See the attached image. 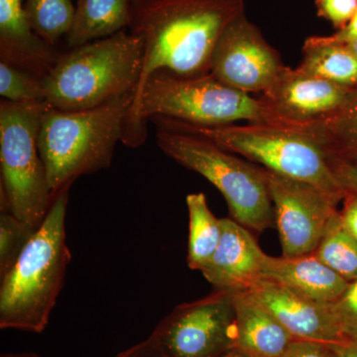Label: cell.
Returning a JSON list of instances; mask_svg holds the SVG:
<instances>
[{
  "mask_svg": "<svg viewBox=\"0 0 357 357\" xmlns=\"http://www.w3.org/2000/svg\"><path fill=\"white\" fill-rule=\"evenodd\" d=\"M264 253L249 229L232 218H222L220 244L201 272L218 290H252L263 280Z\"/></svg>",
  "mask_w": 357,
  "mask_h": 357,
  "instance_id": "obj_14",
  "label": "cell"
},
{
  "mask_svg": "<svg viewBox=\"0 0 357 357\" xmlns=\"http://www.w3.org/2000/svg\"><path fill=\"white\" fill-rule=\"evenodd\" d=\"M218 357H255L250 356V354H245V352L238 351V349H232L227 354H222V356Z\"/></svg>",
  "mask_w": 357,
  "mask_h": 357,
  "instance_id": "obj_34",
  "label": "cell"
},
{
  "mask_svg": "<svg viewBox=\"0 0 357 357\" xmlns=\"http://www.w3.org/2000/svg\"><path fill=\"white\" fill-rule=\"evenodd\" d=\"M319 17L330 21L337 31L344 29L357 9V0H316Z\"/></svg>",
  "mask_w": 357,
  "mask_h": 357,
  "instance_id": "obj_27",
  "label": "cell"
},
{
  "mask_svg": "<svg viewBox=\"0 0 357 357\" xmlns=\"http://www.w3.org/2000/svg\"><path fill=\"white\" fill-rule=\"evenodd\" d=\"M333 42L340 44H351L357 40V9L351 21L347 23L344 29L340 30L335 34L328 36Z\"/></svg>",
  "mask_w": 357,
  "mask_h": 357,
  "instance_id": "obj_32",
  "label": "cell"
},
{
  "mask_svg": "<svg viewBox=\"0 0 357 357\" xmlns=\"http://www.w3.org/2000/svg\"><path fill=\"white\" fill-rule=\"evenodd\" d=\"M23 9L35 34L57 48L72 29L76 6L72 0H23Z\"/></svg>",
  "mask_w": 357,
  "mask_h": 357,
  "instance_id": "obj_22",
  "label": "cell"
},
{
  "mask_svg": "<svg viewBox=\"0 0 357 357\" xmlns=\"http://www.w3.org/2000/svg\"><path fill=\"white\" fill-rule=\"evenodd\" d=\"M132 1V6H137V4L142 3V2L146 1V0H131Z\"/></svg>",
  "mask_w": 357,
  "mask_h": 357,
  "instance_id": "obj_37",
  "label": "cell"
},
{
  "mask_svg": "<svg viewBox=\"0 0 357 357\" xmlns=\"http://www.w3.org/2000/svg\"><path fill=\"white\" fill-rule=\"evenodd\" d=\"M279 357H337L332 345L312 340H294Z\"/></svg>",
  "mask_w": 357,
  "mask_h": 357,
  "instance_id": "obj_28",
  "label": "cell"
},
{
  "mask_svg": "<svg viewBox=\"0 0 357 357\" xmlns=\"http://www.w3.org/2000/svg\"><path fill=\"white\" fill-rule=\"evenodd\" d=\"M70 188L56 195L48 215L13 267L0 278V328L40 333L48 325L70 261L66 238Z\"/></svg>",
  "mask_w": 357,
  "mask_h": 357,
  "instance_id": "obj_2",
  "label": "cell"
},
{
  "mask_svg": "<svg viewBox=\"0 0 357 357\" xmlns=\"http://www.w3.org/2000/svg\"><path fill=\"white\" fill-rule=\"evenodd\" d=\"M268 189L278 227L282 256L314 255L326 225L347 192L325 189L266 170Z\"/></svg>",
  "mask_w": 357,
  "mask_h": 357,
  "instance_id": "obj_10",
  "label": "cell"
},
{
  "mask_svg": "<svg viewBox=\"0 0 357 357\" xmlns=\"http://www.w3.org/2000/svg\"><path fill=\"white\" fill-rule=\"evenodd\" d=\"M337 357H338V356H337Z\"/></svg>",
  "mask_w": 357,
  "mask_h": 357,
  "instance_id": "obj_38",
  "label": "cell"
},
{
  "mask_svg": "<svg viewBox=\"0 0 357 357\" xmlns=\"http://www.w3.org/2000/svg\"><path fill=\"white\" fill-rule=\"evenodd\" d=\"M298 68L340 86H357V56L347 45L333 42L328 36L306 39Z\"/></svg>",
  "mask_w": 357,
  "mask_h": 357,
  "instance_id": "obj_19",
  "label": "cell"
},
{
  "mask_svg": "<svg viewBox=\"0 0 357 357\" xmlns=\"http://www.w3.org/2000/svg\"><path fill=\"white\" fill-rule=\"evenodd\" d=\"M261 271L263 280L274 282L323 304L337 302L349 285L314 255L273 257L264 253Z\"/></svg>",
  "mask_w": 357,
  "mask_h": 357,
  "instance_id": "obj_16",
  "label": "cell"
},
{
  "mask_svg": "<svg viewBox=\"0 0 357 357\" xmlns=\"http://www.w3.org/2000/svg\"><path fill=\"white\" fill-rule=\"evenodd\" d=\"M302 133L319 144L326 156L357 165V86L337 114Z\"/></svg>",
  "mask_w": 357,
  "mask_h": 357,
  "instance_id": "obj_20",
  "label": "cell"
},
{
  "mask_svg": "<svg viewBox=\"0 0 357 357\" xmlns=\"http://www.w3.org/2000/svg\"><path fill=\"white\" fill-rule=\"evenodd\" d=\"M314 255L345 280H357V239L344 229L340 211L326 225Z\"/></svg>",
  "mask_w": 357,
  "mask_h": 357,
  "instance_id": "obj_23",
  "label": "cell"
},
{
  "mask_svg": "<svg viewBox=\"0 0 357 357\" xmlns=\"http://www.w3.org/2000/svg\"><path fill=\"white\" fill-rule=\"evenodd\" d=\"M131 20V0H77L74 23L65 39L67 48L128 30Z\"/></svg>",
  "mask_w": 357,
  "mask_h": 357,
  "instance_id": "obj_18",
  "label": "cell"
},
{
  "mask_svg": "<svg viewBox=\"0 0 357 357\" xmlns=\"http://www.w3.org/2000/svg\"><path fill=\"white\" fill-rule=\"evenodd\" d=\"M116 357H163V356L154 340L150 337L145 342L134 345L133 347L121 352Z\"/></svg>",
  "mask_w": 357,
  "mask_h": 357,
  "instance_id": "obj_31",
  "label": "cell"
},
{
  "mask_svg": "<svg viewBox=\"0 0 357 357\" xmlns=\"http://www.w3.org/2000/svg\"><path fill=\"white\" fill-rule=\"evenodd\" d=\"M134 93L100 107L66 112L47 107L38 136L40 154L55 198L82 176L112 164L115 148L123 142Z\"/></svg>",
  "mask_w": 357,
  "mask_h": 357,
  "instance_id": "obj_5",
  "label": "cell"
},
{
  "mask_svg": "<svg viewBox=\"0 0 357 357\" xmlns=\"http://www.w3.org/2000/svg\"><path fill=\"white\" fill-rule=\"evenodd\" d=\"M156 128L161 151L215 185L227 202L232 220L255 231L271 227L275 215L266 169L252 165L196 134Z\"/></svg>",
  "mask_w": 357,
  "mask_h": 357,
  "instance_id": "obj_7",
  "label": "cell"
},
{
  "mask_svg": "<svg viewBox=\"0 0 357 357\" xmlns=\"http://www.w3.org/2000/svg\"><path fill=\"white\" fill-rule=\"evenodd\" d=\"M285 67L280 54L243 14L218 40L210 73L222 84L250 95L267 91Z\"/></svg>",
  "mask_w": 357,
  "mask_h": 357,
  "instance_id": "obj_11",
  "label": "cell"
},
{
  "mask_svg": "<svg viewBox=\"0 0 357 357\" xmlns=\"http://www.w3.org/2000/svg\"><path fill=\"white\" fill-rule=\"evenodd\" d=\"M1 357H41L38 354L33 352H24V354H2Z\"/></svg>",
  "mask_w": 357,
  "mask_h": 357,
  "instance_id": "obj_35",
  "label": "cell"
},
{
  "mask_svg": "<svg viewBox=\"0 0 357 357\" xmlns=\"http://www.w3.org/2000/svg\"><path fill=\"white\" fill-rule=\"evenodd\" d=\"M250 291L280 321L294 340H312L331 345L345 342L332 305L307 299L268 280L259 282Z\"/></svg>",
  "mask_w": 357,
  "mask_h": 357,
  "instance_id": "obj_13",
  "label": "cell"
},
{
  "mask_svg": "<svg viewBox=\"0 0 357 357\" xmlns=\"http://www.w3.org/2000/svg\"><path fill=\"white\" fill-rule=\"evenodd\" d=\"M59 55L33 31L23 0H0V61L43 79Z\"/></svg>",
  "mask_w": 357,
  "mask_h": 357,
  "instance_id": "obj_15",
  "label": "cell"
},
{
  "mask_svg": "<svg viewBox=\"0 0 357 357\" xmlns=\"http://www.w3.org/2000/svg\"><path fill=\"white\" fill-rule=\"evenodd\" d=\"M244 10V0H146L132 6L128 30L144 44L133 102L158 70L183 77L210 74L218 40Z\"/></svg>",
  "mask_w": 357,
  "mask_h": 357,
  "instance_id": "obj_1",
  "label": "cell"
},
{
  "mask_svg": "<svg viewBox=\"0 0 357 357\" xmlns=\"http://www.w3.org/2000/svg\"><path fill=\"white\" fill-rule=\"evenodd\" d=\"M150 337L163 357H218L236 349L234 291L217 289L176 307Z\"/></svg>",
  "mask_w": 357,
  "mask_h": 357,
  "instance_id": "obj_9",
  "label": "cell"
},
{
  "mask_svg": "<svg viewBox=\"0 0 357 357\" xmlns=\"http://www.w3.org/2000/svg\"><path fill=\"white\" fill-rule=\"evenodd\" d=\"M344 199L345 203L340 213V218L344 229L357 239V194L347 192Z\"/></svg>",
  "mask_w": 357,
  "mask_h": 357,
  "instance_id": "obj_30",
  "label": "cell"
},
{
  "mask_svg": "<svg viewBox=\"0 0 357 357\" xmlns=\"http://www.w3.org/2000/svg\"><path fill=\"white\" fill-rule=\"evenodd\" d=\"M332 307L345 340H357V280L349 283Z\"/></svg>",
  "mask_w": 357,
  "mask_h": 357,
  "instance_id": "obj_26",
  "label": "cell"
},
{
  "mask_svg": "<svg viewBox=\"0 0 357 357\" xmlns=\"http://www.w3.org/2000/svg\"><path fill=\"white\" fill-rule=\"evenodd\" d=\"M331 168L344 191L357 194V165L333 157H328Z\"/></svg>",
  "mask_w": 357,
  "mask_h": 357,
  "instance_id": "obj_29",
  "label": "cell"
},
{
  "mask_svg": "<svg viewBox=\"0 0 357 357\" xmlns=\"http://www.w3.org/2000/svg\"><path fill=\"white\" fill-rule=\"evenodd\" d=\"M352 89L312 76L298 67H285L259 100L273 115L277 128L301 133L337 114L349 100Z\"/></svg>",
  "mask_w": 357,
  "mask_h": 357,
  "instance_id": "obj_12",
  "label": "cell"
},
{
  "mask_svg": "<svg viewBox=\"0 0 357 357\" xmlns=\"http://www.w3.org/2000/svg\"><path fill=\"white\" fill-rule=\"evenodd\" d=\"M167 117L199 126H225L239 121L277 126L259 98L222 84L213 75L183 77L158 70L147 79L131 107L123 143L138 147L146 139V122Z\"/></svg>",
  "mask_w": 357,
  "mask_h": 357,
  "instance_id": "obj_3",
  "label": "cell"
},
{
  "mask_svg": "<svg viewBox=\"0 0 357 357\" xmlns=\"http://www.w3.org/2000/svg\"><path fill=\"white\" fill-rule=\"evenodd\" d=\"M143 55L142 38L129 30L68 49L42 79L45 102L52 109L75 112L135 95Z\"/></svg>",
  "mask_w": 357,
  "mask_h": 357,
  "instance_id": "obj_4",
  "label": "cell"
},
{
  "mask_svg": "<svg viewBox=\"0 0 357 357\" xmlns=\"http://www.w3.org/2000/svg\"><path fill=\"white\" fill-rule=\"evenodd\" d=\"M347 46L357 56V40L356 41L352 42L351 44H347Z\"/></svg>",
  "mask_w": 357,
  "mask_h": 357,
  "instance_id": "obj_36",
  "label": "cell"
},
{
  "mask_svg": "<svg viewBox=\"0 0 357 357\" xmlns=\"http://www.w3.org/2000/svg\"><path fill=\"white\" fill-rule=\"evenodd\" d=\"M189 243L187 261L192 270L201 271L217 250L222 237V220L215 217L203 192L188 195Z\"/></svg>",
  "mask_w": 357,
  "mask_h": 357,
  "instance_id": "obj_21",
  "label": "cell"
},
{
  "mask_svg": "<svg viewBox=\"0 0 357 357\" xmlns=\"http://www.w3.org/2000/svg\"><path fill=\"white\" fill-rule=\"evenodd\" d=\"M0 95L14 102L45 100L42 79L0 61Z\"/></svg>",
  "mask_w": 357,
  "mask_h": 357,
  "instance_id": "obj_25",
  "label": "cell"
},
{
  "mask_svg": "<svg viewBox=\"0 0 357 357\" xmlns=\"http://www.w3.org/2000/svg\"><path fill=\"white\" fill-rule=\"evenodd\" d=\"M332 347L338 357H357V340H345Z\"/></svg>",
  "mask_w": 357,
  "mask_h": 357,
  "instance_id": "obj_33",
  "label": "cell"
},
{
  "mask_svg": "<svg viewBox=\"0 0 357 357\" xmlns=\"http://www.w3.org/2000/svg\"><path fill=\"white\" fill-rule=\"evenodd\" d=\"M36 230L27 223L21 222L10 213L1 211L0 215V278L13 266Z\"/></svg>",
  "mask_w": 357,
  "mask_h": 357,
  "instance_id": "obj_24",
  "label": "cell"
},
{
  "mask_svg": "<svg viewBox=\"0 0 357 357\" xmlns=\"http://www.w3.org/2000/svg\"><path fill=\"white\" fill-rule=\"evenodd\" d=\"M155 126L196 134L230 153L239 155L285 177L304 181L326 191L347 192L319 144L304 134L267 124L199 126L167 117H152Z\"/></svg>",
  "mask_w": 357,
  "mask_h": 357,
  "instance_id": "obj_6",
  "label": "cell"
},
{
  "mask_svg": "<svg viewBox=\"0 0 357 357\" xmlns=\"http://www.w3.org/2000/svg\"><path fill=\"white\" fill-rule=\"evenodd\" d=\"M236 349L255 357H279L294 337L248 291L234 292Z\"/></svg>",
  "mask_w": 357,
  "mask_h": 357,
  "instance_id": "obj_17",
  "label": "cell"
},
{
  "mask_svg": "<svg viewBox=\"0 0 357 357\" xmlns=\"http://www.w3.org/2000/svg\"><path fill=\"white\" fill-rule=\"evenodd\" d=\"M45 100L0 102L1 211L37 229L50 211L52 195L38 146Z\"/></svg>",
  "mask_w": 357,
  "mask_h": 357,
  "instance_id": "obj_8",
  "label": "cell"
}]
</instances>
